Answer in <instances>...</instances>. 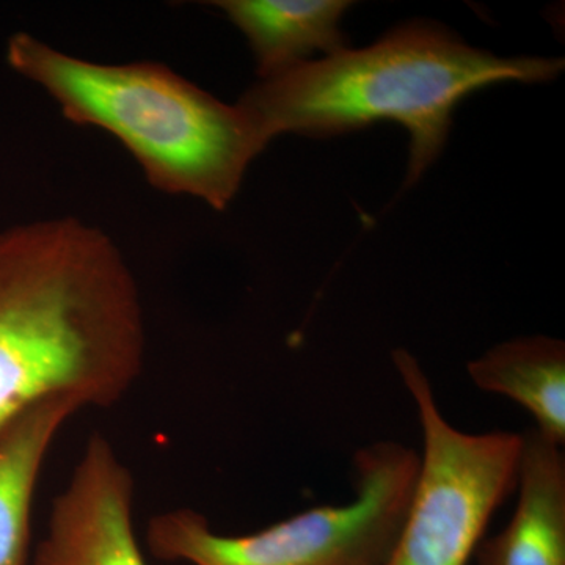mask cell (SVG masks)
<instances>
[{"label": "cell", "mask_w": 565, "mask_h": 565, "mask_svg": "<svg viewBox=\"0 0 565 565\" xmlns=\"http://www.w3.org/2000/svg\"><path fill=\"white\" fill-rule=\"evenodd\" d=\"M145 359L139 286L106 233L73 217L0 230V424L52 396L114 407Z\"/></svg>", "instance_id": "6da1fadb"}, {"label": "cell", "mask_w": 565, "mask_h": 565, "mask_svg": "<svg viewBox=\"0 0 565 565\" xmlns=\"http://www.w3.org/2000/svg\"><path fill=\"white\" fill-rule=\"evenodd\" d=\"M563 58L498 57L433 22H411L363 50H343L259 79L241 107L267 143L282 134L332 137L377 121L411 136L407 184L444 150L452 111L471 93L503 82L556 79Z\"/></svg>", "instance_id": "7a4b0ae2"}, {"label": "cell", "mask_w": 565, "mask_h": 565, "mask_svg": "<svg viewBox=\"0 0 565 565\" xmlns=\"http://www.w3.org/2000/svg\"><path fill=\"white\" fill-rule=\"evenodd\" d=\"M6 55L10 68L43 88L66 120L109 132L152 188L169 195L226 210L269 145L239 104L221 102L162 63L88 62L29 32L13 33Z\"/></svg>", "instance_id": "3957f363"}, {"label": "cell", "mask_w": 565, "mask_h": 565, "mask_svg": "<svg viewBox=\"0 0 565 565\" xmlns=\"http://www.w3.org/2000/svg\"><path fill=\"white\" fill-rule=\"evenodd\" d=\"M355 497L318 505L244 535L218 534L193 509L151 519L148 548L193 565H385L411 509L419 475L415 449L379 441L356 452Z\"/></svg>", "instance_id": "277c9868"}, {"label": "cell", "mask_w": 565, "mask_h": 565, "mask_svg": "<svg viewBox=\"0 0 565 565\" xmlns=\"http://www.w3.org/2000/svg\"><path fill=\"white\" fill-rule=\"evenodd\" d=\"M393 360L414 397L423 455L414 500L385 565H468L494 512L516 489L522 435L457 429L415 356L397 349Z\"/></svg>", "instance_id": "5b68a950"}, {"label": "cell", "mask_w": 565, "mask_h": 565, "mask_svg": "<svg viewBox=\"0 0 565 565\" xmlns=\"http://www.w3.org/2000/svg\"><path fill=\"white\" fill-rule=\"evenodd\" d=\"M136 482L114 446L93 434L52 504L33 565H147L134 530Z\"/></svg>", "instance_id": "8992f818"}, {"label": "cell", "mask_w": 565, "mask_h": 565, "mask_svg": "<svg viewBox=\"0 0 565 565\" xmlns=\"http://www.w3.org/2000/svg\"><path fill=\"white\" fill-rule=\"evenodd\" d=\"M519 500L511 522L476 548V565H565L563 446L537 430L522 435Z\"/></svg>", "instance_id": "52a82bcc"}, {"label": "cell", "mask_w": 565, "mask_h": 565, "mask_svg": "<svg viewBox=\"0 0 565 565\" xmlns=\"http://www.w3.org/2000/svg\"><path fill=\"white\" fill-rule=\"evenodd\" d=\"M81 411L74 397L52 396L0 424V565H28L41 468L62 427Z\"/></svg>", "instance_id": "ba28073f"}, {"label": "cell", "mask_w": 565, "mask_h": 565, "mask_svg": "<svg viewBox=\"0 0 565 565\" xmlns=\"http://www.w3.org/2000/svg\"><path fill=\"white\" fill-rule=\"evenodd\" d=\"M244 33L258 66L259 79L277 76L299 63L343 50V0H218L212 2Z\"/></svg>", "instance_id": "9c48e42d"}, {"label": "cell", "mask_w": 565, "mask_h": 565, "mask_svg": "<svg viewBox=\"0 0 565 565\" xmlns=\"http://www.w3.org/2000/svg\"><path fill=\"white\" fill-rule=\"evenodd\" d=\"M479 390L509 397L533 416L535 430L565 444V348L555 338H519L468 363Z\"/></svg>", "instance_id": "30bf717a"}]
</instances>
